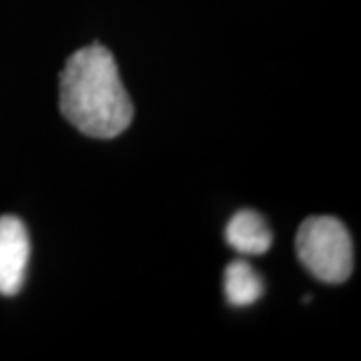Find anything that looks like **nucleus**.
<instances>
[{"label": "nucleus", "instance_id": "1", "mask_svg": "<svg viewBox=\"0 0 361 361\" xmlns=\"http://www.w3.org/2000/svg\"><path fill=\"white\" fill-rule=\"evenodd\" d=\"M61 113L92 139H113L133 123V103L116 68L115 56L103 44L71 54L61 73Z\"/></svg>", "mask_w": 361, "mask_h": 361}, {"label": "nucleus", "instance_id": "2", "mask_svg": "<svg viewBox=\"0 0 361 361\" xmlns=\"http://www.w3.org/2000/svg\"><path fill=\"white\" fill-rule=\"evenodd\" d=\"M297 257L315 279L343 283L353 269V243L336 217H310L301 223L295 239Z\"/></svg>", "mask_w": 361, "mask_h": 361}, {"label": "nucleus", "instance_id": "3", "mask_svg": "<svg viewBox=\"0 0 361 361\" xmlns=\"http://www.w3.org/2000/svg\"><path fill=\"white\" fill-rule=\"evenodd\" d=\"M30 241L23 221L14 215L0 217V293L16 295L26 277Z\"/></svg>", "mask_w": 361, "mask_h": 361}, {"label": "nucleus", "instance_id": "4", "mask_svg": "<svg viewBox=\"0 0 361 361\" xmlns=\"http://www.w3.org/2000/svg\"><path fill=\"white\" fill-rule=\"evenodd\" d=\"M227 243L241 255H263L273 243L267 221L251 209L235 213L225 229Z\"/></svg>", "mask_w": 361, "mask_h": 361}, {"label": "nucleus", "instance_id": "5", "mask_svg": "<svg viewBox=\"0 0 361 361\" xmlns=\"http://www.w3.org/2000/svg\"><path fill=\"white\" fill-rule=\"evenodd\" d=\"M263 295V279L243 259H235L225 269V297L233 307L253 305Z\"/></svg>", "mask_w": 361, "mask_h": 361}]
</instances>
